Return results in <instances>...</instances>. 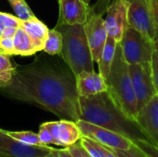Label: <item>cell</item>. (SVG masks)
Instances as JSON below:
<instances>
[{
  "instance_id": "1",
  "label": "cell",
  "mask_w": 158,
  "mask_h": 157,
  "mask_svg": "<svg viewBox=\"0 0 158 157\" xmlns=\"http://www.w3.org/2000/svg\"><path fill=\"white\" fill-rule=\"evenodd\" d=\"M9 82L0 93L10 98L33 104L60 119H81L80 95L71 70L58 68L47 59L36 58L26 66H14Z\"/></svg>"
},
{
  "instance_id": "2",
  "label": "cell",
  "mask_w": 158,
  "mask_h": 157,
  "mask_svg": "<svg viewBox=\"0 0 158 157\" xmlns=\"http://www.w3.org/2000/svg\"><path fill=\"white\" fill-rule=\"evenodd\" d=\"M80 109L81 120L121 134L132 143L136 141L149 143L138 123L119 108L107 91L88 97L80 96Z\"/></svg>"
},
{
  "instance_id": "3",
  "label": "cell",
  "mask_w": 158,
  "mask_h": 157,
  "mask_svg": "<svg viewBox=\"0 0 158 157\" xmlns=\"http://www.w3.org/2000/svg\"><path fill=\"white\" fill-rule=\"evenodd\" d=\"M55 29L63 37V46L60 55L74 76L81 71H93L94 59L87 41L84 24L69 25L57 22Z\"/></svg>"
},
{
  "instance_id": "4",
  "label": "cell",
  "mask_w": 158,
  "mask_h": 157,
  "mask_svg": "<svg viewBox=\"0 0 158 157\" xmlns=\"http://www.w3.org/2000/svg\"><path fill=\"white\" fill-rule=\"evenodd\" d=\"M106 81L107 92L115 103L131 119L136 121L137 99L129 72V64L123 56L119 43H118L116 56Z\"/></svg>"
},
{
  "instance_id": "5",
  "label": "cell",
  "mask_w": 158,
  "mask_h": 157,
  "mask_svg": "<svg viewBox=\"0 0 158 157\" xmlns=\"http://www.w3.org/2000/svg\"><path fill=\"white\" fill-rule=\"evenodd\" d=\"M118 43L129 65L152 61L155 53L154 41L130 25L126 28Z\"/></svg>"
},
{
  "instance_id": "6",
  "label": "cell",
  "mask_w": 158,
  "mask_h": 157,
  "mask_svg": "<svg viewBox=\"0 0 158 157\" xmlns=\"http://www.w3.org/2000/svg\"><path fill=\"white\" fill-rule=\"evenodd\" d=\"M129 72L137 99L138 112L156 95L151 62L129 65Z\"/></svg>"
},
{
  "instance_id": "7",
  "label": "cell",
  "mask_w": 158,
  "mask_h": 157,
  "mask_svg": "<svg viewBox=\"0 0 158 157\" xmlns=\"http://www.w3.org/2000/svg\"><path fill=\"white\" fill-rule=\"evenodd\" d=\"M129 25L152 41L158 39V31L147 0H127Z\"/></svg>"
},
{
  "instance_id": "8",
  "label": "cell",
  "mask_w": 158,
  "mask_h": 157,
  "mask_svg": "<svg viewBox=\"0 0 158 157\" xmlns=\"http://www.w3.org/2000/svg\"><path fill=\"white\" fill-rule=\"evenodd\" d=\"M76 123L82 136L91 138L107 148L127 150L133 144L132 141L129 138L107 129L94 125L81 119L78 120Z\"/></svg>"
},
{
  "instance_id": "9",
  "label": "cell",
  "mask_w": 158,
  "mask_h": 157,
  "mask_svg": "<svg viewBox=\"0 0 158 157\" xmlns=\"http://www.w3.org/2000/svg\"><path fill=\"white\" fill-rule=\"evenodd\" d=\"M50 146H34L22 143L0 129V157H44L54 151Z\"/></svg>"
},
{
  "instance_id": "10",
  "label": "cell",
  "mask_w": 158,
  "mask_h": 157,
  "mask_svg": "<svg viewBox=\"0 0 158 157\" xmlns=\"http://www.w3.org/2000/svg\"><path fill=\"white\" fill-rule=\"evenodd\" d=\"M84 30L93 59L94 62H98L108 37L105 20L102 16L94 13L92 9V12L84 24Z\"/></svg>"
},
{
  "instance_id": "11",
  "label": "cell",
  "mask_w": 158,
  "mask_h": 157,
  "mask_svg": "<svg viewBox=\"0 0 158 157\" xmlns=\"http://www.w3.org/2000/svg\"><path fill=\"white\" fill-rule=\"evenodd\" d=\"M128 8L129 3L127 0H114L108 6L106 17L104 19L107 35L115 39L118 43L120 42L129 25Z\"/></svg>"
},
{
  "instance_id": "12",
  "label": "cell",
  "mask_w": 158,
  "mask_h": 157,
  "mask_svg": "<svg viewBox=\"0 0 158 157\" xmlns=\"http://www.w3.org/2000/svg\"><path fill=\"white\" fill-rule=\"evenodd\" d=\"M136 122L146 134L149 143L158 148V95L139 110Z\"/></svg>"
},
{
  "instance_id": "13",
  "label": "cell",
  "mask_w": 158,
  "mask_h": 157,
  "mask_svg": "<svg viewBox=\"0 0 158 157\" xmlns=\"http://www.w3.org/2000/svg\"><path fill=\"white\" fill-rule=\"evenodd\" d=\"M59 18L57 22L69 25L85 24L92 8L82 0H57Z\"/></svg>"
},
{
  "instance_id": "14",
  "label": "cell",
  "mask_w": 158,
  "mask_h": 157,
  "mask_svg": "<svg viewBox=\"0 0 158 157\" xmlns=\"http://www.w3.org/2000/svg\"><path fill=\"white\" fill-rule=\"evenodd\" d=\"M75 80L78 93L81 97H88L107 91L106 79L94 70L81 71L75 76Z\"/></svg>"
},
{
  "instance_id": "15",
  "label": "cell",
  "mask_w": 158,
  "mask_h": 157,
  "mask_svg": "<svg viewBox=\"0 0 158 157\" xmlns=\"http://www.w3.org/2000/svg\"><path fill=\"white\" fill-rule=\"evenodd\" d=\"M81 132L75 121L68 119L58 120L57 142L58 146L68 148L77 143L81 138Z\"/></svg>"
},
{
  "instance_id": "16",
  "label": "cell",
  "mask_w": 158,
  "mask_h": 157,
  "mask_svg": "<svg viewBox=\"0 0 158 157\" xmlns=\"http://www.w3.org/2000/svg\"><path fill=\"white\" fill-rule=\"evenodd\" d=\"M20 27L33 41L38 49L40 51H43L49 31L47 26L43 21L38 19L35 16H33L26 20H22Z\"/></svg>"
},
{
  "instance_id": "17",
  "label": "cell",
  "mask_w": 158,
  "mask_h": 157,
  "mask_svg": "<svg viewBox=\"0 0 158 157\" xmlns=\"http://www.w3.org/2000/svg\"><path fill=\"white\" fill-rule=\"evenodd\" d=\"M13 43L14 55L28 56L40 52L33 41L30 38V36L21 27L17 29V31L13 37Z\"/></svg>"
},
{
  "instance_id": "18",
  "label": "cell",
  "mask_w": 158,
  "mask_h": 157,
  "mask_svg": "<svg viewBox=\"0 0 158 157\" xmlns=\"http://www.w3.org/2000/svg\"><path fill=\"white\" fill-rule=\"evenodd\" d=\"M118 42L113 39L112 37H107V40L105 43L104 49L102 51L101 56L98 63V67H99V73L105 78L106 79V77L109 74L111 66L113 64L115 56H116V50H117V46H118Z\"/></svg>"
},
{
  "instance_id": "19",
  "label": "cell",
  "mask_w": 158,
  "mask_h": 157,
  "mask_svg": "<svg viewBox=\"0 0 158 157\" xmlns=\"http://www.w3.org/2000/svg\"><path fill=\"white\" fill-rule=\"evenodd\" d=\"M62 46H63V37L61 32L55 28L49 30L43 51L50 56L60 55Z\"/></svg>"
},
{
  "instance_id": "20",
  "label": "cell",
  "mask_w": 158,
  "mask_h": 157,
  "mask_svg": "<svg viewBox=\"0 0 158 157\" xmlns=\"http://www.w3.org/2000/svg\"><path fill=\"white\" fill-rule=\"evenodd\" d=\"M15 67L10 61L9 56L0 54V88L6 86L12 78Z\"/></svg>"
},
{
  "instance_id": "21",
  "label": "cell",
  "mask_w": 158,
  "mask_h": 157,
  "mask_svg": "<svg viewBox=\"0 0 158 157\" xmlns=\"http://www.w3.org/2000/svg\"><path fill=\"white\" fill-rule=\"evenodd\" d=\"M6 133L14 138L15 140L28 144V145H34V146H43V144L41 143L40 140H39V136L38 133H34L32 131H9V130H6Z\"/></svg>"
},
{
  "instance_id": "22",
  "label": "cell",
  "mask_w": 158,
  "mask_h": 157,
  "mask_svg": "<svg viewBox=\"0 0 158 157\" xmlns=\"http://www.w3.org/2000/svg\"><path fill=\"white\" fill-rule=\"evenodd\" d=\"M80 143L91 157H106L104 146L94 140L85 136H81Z\"/></svg>"
},
{
  "instance_id": "23",
  "label": "cell",
  "mask_w": 158,
  "mask_h": 157,
  "mask_svg": "<svg viewBox=\"0 0 158 157\" xmlns=\"http://www.w3.org/2000/svg\"><path fill=\"white\" fill-rule=\"evenodd\" d=\"M12 6L16 16L21 20H26L34 16L25 0H7Z\"/></svg>"
},
{
  "instance_id": "24",
  "label": "cell",
  "mask_w": 158,
  "mask_h": 157,
  "mask_svg": "<svg viewBox=\"0 0 158 157\" xmlns=\"http://www.w3.org/2000/svg\"><path fill=\"white\" fill-rule=\"evenodd\" d=\"M107 149H109L113 154H115L118 157H147L134 143L131 145V148H129L127 150L111 149V148H107Z\"/></svg>"
},
{
  "instance_id": "25",
  "label": "cell",
  "mask_w": 158,
  "mask_h": 157,
  "mask_svg": "<svg viewBox=\"0 0 158 157\" xmlns=\"http://www.w3.org/2000/svg\"><path fill=\"white\" fill-rule=\"evenodd\" d=\"M0 22L4 27H12V28H19L21 26L22 20L15 15L0 12Z\"/></svg>"
},
{
  "instance_id": "26",
  "label": "cell",
  "mask_w": 158,
  "mask_h": 157,
  "mask_svg": "<svg viewBox=\"0 0 158 157\" xmlns=\"http://www.w3.org/2000/svg\"><path fill=\"white\" fill-rule=\"evenodd\" d=\"M133 143L147 157H158V148L146 141H136Z\"/></svg>"
},
{
  "instance_id": "27",
  "label": "cell",
  "mask_w": 158,
  "mask_h": 157,
  "mask_svg": "<svg viewBox=\"0 0 158 157\" xmlns=\"http://www.w3.org/2000/svg\"><path fill=\"white\" fill-rule=\"evenodd\" d=\"M38 136H39V140H40V142H41V143L43 145H46V146H49L51 144L56 145V142H55V139H54L53 135L48 130V129L46 127H44L43 124L40 126Z\"/></svg>"
},
{
  "instance_id": "28",
  "label": "cell",
  "mask_w": 158,
  "mask_h": 157,
  "mask_svg": "<svg viewBox=\"0 0 158 157\" xmlns=\"http://www.w3.org/2000/svg\"><path fill=\"white\" fill-rule=\"evenodd\" d=\"M68 150L71 153V155L74 157H91L88 155V153L84 150V148L81 146V144L80 143V141L77 143L68 147Z\"/></svg>"
},
{
  "instance_id": "29",
  "label": "cell",
  "mask_w": 158,
  "mask_h": 157,
  "mask_svg": "<svg viewBox=\"0 0 158 157\" xmlns=\"http://www.w3.org/2000/svg\"><path fill=\"white\" fill-rule=\"evenodd\" d=\"M152 70H153V81H154V85L156 91V94L158 95V56L155 52L153 56H152Z\"/></svg>"
},
{
  "instance_id": "30",
  "label": "cell",
  "mask_w": 158,
  "mask_h": 157,
  "mask_svg": "<svg viewBox=\"0 0 158 157\" xmlns=\"http://www.w3.org/2000/svg\"><path fill=\"white\" fill-rule=\"evenodd\" d=\"M0 45L8 56L14 55V43L13 38H0Z\"/></svg>"
},
{
  "instance_id": "31",
  "label": "cell",
  "mask_w": 158,
  "mask_h": 157,
  "mask_svg": "<svg viewBox=\"0 0 158 157\" xmlns=\"http://www.w3.org/2000/svg\"><path fill=\"white\" fill-rule=\"evenodd\" d=\"M147 2L149 4L151 12H152L153 18H154V20H155V23L158 31V0H147Z\"/></svg>"
},
{
  "instance_id": "32",
  "label": "cell",
  "mask_w": 158,
  "mask_h": 157,
  "mask_svg": "<svg viewBox=\"0 0 158 157\" xmlns=\"http://www.w3.org/2000/svg\"><path fill=\"white\" fill-rule=\"evenodd\" d=\"M17 31V28H12V27H5L1 35H0V38H13L15 33Z\"/></svg>"
},
{
  "instance_id": "33",
  "label": "cell",
  "mask_w": 158,
  "mask_h": 157,
  "mask_svg": "<svg viewBox=\"0 0 158 157\" xmlns=\"http://www.w3.org/2000/svg\"><path fill=\"white\" fill-rule=\"evenodd\" d=\"M57 157H74L71 153L68 150V148L57 149Z\"/></svg>"
},
{
  "instance_id": "34",
  "label": "cell",
  "mask_w": 158,
  "mask_h": 157,
  "mask_svg": "<svg viewBox=\"0 0 158 157\" xmlns=\"http://www.w3.org/2000/svg\"><path fill=\"white\" fill-rule=\"evenodd\" d=\"M103 146H104V145H103ZM104 148H105V155H106V157H118L115 154H113L109 149H107L106 147L104 146Z\"/></svg>"
},
{
  "instance_id": "35",
  "label": "cell",
  "mask_w": 158,
  "mask_h": 157,
  "mask_svg": "<svg viewBox=\"0 0 158 157\" xmlns=\"http://www.w3.org/2000/svg\"><path fill=\"white\" fill-rule=\"evenodd\" d=\"M44 157H57V149H54L53 152H51L49 155H47Z\"/></svg>"
},
{
  "instance_id": "36",
  "label": "cell",
  "mask_w": 158,
  "mask_h": 157,
  "mask_svg": "<svg viewBox=\"0 0 158 157\" xmlns=\"http://www.w3.org/2000/svg\"><path fill=\"white\" fill-rule=\"evenodd\" d=\"M154 45H155V52L156 53V55L158 56V39L154 42Z\"/></svg>"
},
{
  "instance_id": "37",
  "label": "cell",
  "mask_w": 158,
  "mask_h": 157,
  "mask_svg": "<svg viewBox=\"0 0 158 157\" xmlns=\"http://www.w3.org/2000/svg\"><path fill=\"white\" fill-rule=\"evenodd\" d=\"M0 54H6V53H5V51L3 50V48L1 47V45H0Z\"/></svg>"
},
{
  "instance_id": "38",
  "label": "cell",
  "mask_w": 158,
  "mask_h": 157,
  "mask_svg": "<svg viewBox=\"0 0 158 157\" xmlns=\"http://www.w3.org/2000/svg\"><path fill=\"white\" fill-rule=\"evenodd\" d=\"M82 1H83L84 3H86V4H88V5H89V3H90V1H91V0H82Z\"/></svg>"
}]
</instances>
